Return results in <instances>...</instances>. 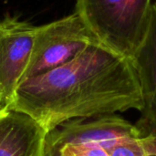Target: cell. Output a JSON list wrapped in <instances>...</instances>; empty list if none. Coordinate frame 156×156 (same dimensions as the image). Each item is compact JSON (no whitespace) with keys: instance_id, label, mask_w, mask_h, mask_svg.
Wrapping results in <instances>:
<instances>
[{"instance_id":"1","label":"cell","mask_w":156,"mask_h":156,"mask_svg":"<svg viewBox=\"0 0 156 156\" xmlns=\"http://www.w3.org/2000/svg\"><path fill=\"white\" fill-rule=\"evenodd\" d=\"M143 105L131 58L95 41L72 60L22 81L8 108L48 133L69 120L140 112Z\"/></svg>"},{"instance_id":"2","label":"cell","mask_w":156,"mask_h":156,"mask_svg":"<svg viewBox=\"0 0 156 156\" xmlns=\"http://www.w3.org/2000/svg\"><path fill=\"white\" fill-rule=\"evenodd\" d=\"M152 5V0H76L75 12L100 43L131 57L145 36Z\"/></svg>"},{"instance_id":"3","label":"cell","mask_w":156,"mask_h":156,"mask_svg":"<svg viewBox=\"0 0 156 156\" xmlns=\"http://www.w3.org/2000/svg\"><path fill=\"white\" fill-rule=\"evenodd\" d=\"M98 41L74 13L36 27L31 56L22 81L58 68Z\"/></svg>"},{"instance_id":"4","label":"cell","mask_w":156,"mask_h":156,"mask_svg":"<svg viewBox=\"0 0 156 156\" xmlns=\"http://www.w3.org/2000/svg\"><path fill=\"white\" fill-rule=\"evenodd\" d=\"M36 27L10 16L0 20V109L11 104L22 82L31 56Z\"/></svg>"},{"instance_id":"5","label":"cell","mask_w":156,"mask_h":156,"mask_svg":"<svg viewBox=\"0 0 156 156\" xmlns=\"http://www.w3.org/2000/svg\"><path fill=\"white\" fill-rule=\"evenodd\" d=\"M113 114L67 121L46 134L43 156H111L106 141Z\"/></svg>"},{"instance_id":"6","label":"cell","mask_w":156,"mask_h":156,"mask_svg":"<svg viewBox=\"0 0 156 156\" xmlns=\"http://www.w3.org/2000/svg\"><path fill=\"white\" fill-rule=\"evenodd\" d=\"M130 58L144 103L135 125L142 136L156 135V1L152 5L145 36Z\"/></svg>"},{"instance_id":"7","label":"cell","mask_w":156,"mask_h":156,"mask_svg":"<svg viewBox=\"0 0 156 156\" xmlns=\"http://www.w3.org/2000/svg\"><path fill=\"white\" fill-rule=\"evenodd\" d=\"M46 134L27 114L0 109V156H43Z\"/></svg>"},{"instance_id":"8","label":"cell","mask_w":156,"mask_h":156,"mask_svg":"<svg viewBox=\"0 0 156 156\" xmlns=\"http://www.w3.org/2000/svg\"><path fill=\"white\" fill-rule=\"evenodd\" d=\"M143 143L149 156H156V135L143 136Z\"/></svg>"}]
</instances>
